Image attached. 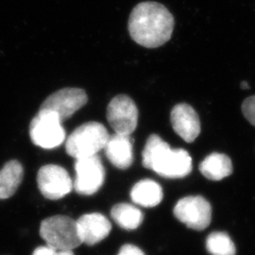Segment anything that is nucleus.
Segmentation results:
<instances>
[{
	"label": "nucleus",
	"instance_id": "15",
	"mask_svg": "<svg viewBox=\"0 0 255 255\" xmlns=\"http://www.w3.org/2000/svg\"><path fill=\"white\" fill-rule=\"evenodd\" d=\"M163 189L159 183L151 180L137 182L130 191V198L134 203L143 207H154L163 200Z\"/></svg>",
	"mask_w": 255,
	"mask_h": 255
},
{
	"label": "nucleus",
	"instance_id": "1",
	"mask_svg": "<svg viewBox=\"0 0 255 255\" xmlns=\"http://www.w3.org/2000/svg\"><path fill=\"white\" fill-rule=\"evenodd\" d=\"M128 27L131 39L138 45L147 48L159 47L171 38L173 15L160 3L142 2L131 10Z\"/></svg>",
	"mask_w": 255,
	"mask_h": 255
},
{
	"label": "nucleus",
	"instance_id": "21",
	"mask_svg": "<svg viewBox=\"0 0 255 255\" xmlns=\"http://www.w3.org/2000/svg\"><path fill=\"white\" fill-rule=\"evenodd\" d=\"M56 251L48 246H42L37 248L32 255H55Z\"/></svg>",
	"mask_w": 255,
	"mask_h": 255
},
{
	"label": "nucleus",
	"instance_id": "4",
	"mask_svg": "<svg viewBox=\"0 0 255 255\" xmlns=\"http://www.w3.org/2000/svg\"><path fill=\"white\" fill-rule=\"evenodd\" d=\"M41 237L46 246L55 251H72L82 244L77 221L66 216H55L45 219L40 227Z\"/></svg>",
	"mask_w": 255,
	"mask_h": 255
},
{
	"label": "nucleus",
	"instance_id": "18",
	"mask_svg": "<svg viewBox=\"0 0 255 255\" xmlns=\"http://www.w3.org/2000/svg\"><path fill=\"white\" fill-rule=\"evenodd\" d=\"M206 249L211 255H236V247L225 233L216 232L206 240Z\"/></svg>",
	"mask_w": 255,
	"mask_h": 255
},
{
	"label": "nucleus",
	"instance_id": "13",
	"mask_svg": "<svg viewBox=\"0 0 255 255\" xmlns=\"http://www.w3.org/2000/svg\"><path fill=\"white\" fill-rule=\"evenodd\" d=\"M104 150L110 162L119 169H127L132 164L133 151L130 136L118 133L110 135Z\"/></svg>",
	"mask_w": 255,
	"mask_h": 255
},
{
	"label": "nucleus",
	"instance_id": "14",
	"mask_svg": "<svg viewBox=\"0 0 255 255\" xmlns=\"http://www.w3.org/2000/svg\"><path fill=\"white\" fill-rule=\"evenodd\" d=\"M201 174L212 181H220L233 173V163L229 156L214 152L200 164Z\"/></svg>",
	"mask_w": 255,
	"mask_h": 255
},
{
	"label": "nucleus",
	"instance_id": "19",
	"mask_svg": "<svg viewBox=\"0 0 255 255\" xmlns=\"http://www.w3.org/2000/svg\"><path fill=\"white\" fill-rule=\"evenodd\" d=\"M242 113L247 120L255 127V96L248 98L242 103Z\"/></svg>",
	"mask_w": 255,
	"mask_h": 255
},
{
	"label": "nucleus",
	"instance_id": "20",
	"mask_svg": "<svg viewBox=\"0 0 255 255\" xmlns=\"http://www.w3.org/2000/svg\"><path fill=\"white\" fill-rule=\"evenodd\" d=\"M118 255H145V254L138 247L128 244L121 247Z\"/></svg>",
	"mask_w": 255,
	"mask_h": 255
},
{
	"label": "nucleus",
	"instance_id": "17",
	"mask_svg": "<svg viewBox=\"0 0 255 255\" xmlns=\"http://www.w3.org/2000/svg\"><path fill=\"white\" fill-rule=\"evenodd\" d=\"M111 216L115 222L125 230H135L143 221V214L133 205L120 203L113 207Z\"/></svg>",
	"mask_w": 255,
	"mask_h": 255
},
{
	"label": "nucleus",
	"instance_id": "23",
	"mask_svg": "<svg viewBox=\"0 0 255 255\" xmlns=\"http://www.w3.org/2000/svg\"><path fill=\"white\" fill-rule=\"evenodd\" d=\"M241 87H242V89H248L250 86L246 82H241Z\"/></svg>",
	"mask_w": 255,
	"mask_h": 255
},
{
	"label": "nucleus",
	"instance_id": "2",
	"mask_svg": "<svg viewBox=\"0 0 255 255\" xmlns=\"http://www.w3.org/2000/svg\"><path fill=\"white\" fill-rule=\"evenodd\" d=\"M143 165L155 173L168 179H179L192 171L190 154L182 149H172L157 134H151L146 140L142 153Z\"/></svg>",
	"mask_w": 255,
	"mask_h": 255
},
{
	"label": "nucleus",
	"instance_id": "16",
	"mask_svg": "<svg viewBox=\"0 0 255 255\" xmlns=\"http://www.w3.org/2000/svg\"><path fill=\"white\" fill-rule=\"evenodd\" d=\"M24 176L22 164L16 160L9 161L0 170V200L11 197L21 184Z\"/></svg>",
	"mask_w": 255,
	"mask_h": 255
},
{
	"label": "nucleus",
	"instance_id": "5",
	"mask_svg": "<svg viewBox=\"0 0 255 255\" xmlns=\"http://www.w3.org/2000/svg\"><path fill=\"white\" fill-rule=\"evenodd\" d=\"M62 122L53 112L39 110L29 126V135L33 144L47 149L61 146L65 139Z\"/></svg>",
	"mask_w": 255,
	"mask_h": 255
},
{
	"label": "nucleus",
	"instance_id": "12",
	"mask_svg": "<svg viewBox=\"0 0 255 255\" xmlns=\"http://www.w3.org/2000/svg\"><path fill=\"white\" fill-rule=\"evenodd\" d=\"M82 243L93 246L109 236L112 225L109 220L99 213L87 214L77 220Z\"/></svg>",
	"mask_w": 255,
	"mask_h": 255
},
{
	"label": "nucleus",
	"instance_id": "7",
	"mask_svg": "<svg viewBox=\"0 0 255 255\" xmlns=\"http://www.w3.org/2000/svg\"><path fill=\"white\" fill-rule=\"evenodd\" d=\"M74 188L81 195H93L101 189L105 180V169L98 155L77 159Z\"/></svg>",
	"mask_w": 255,
	"mask_h": 255
},
{
	"label": "nucleus",
	"instance_id": "3",
	"mask_svg": "<svg viewBox=\"0 0 255 255\" xmlns=\"http://www.w3.org/2000/svg\"><path fill=\"white\" fill-rule=\"evenodd\" d=\"M110 134L101 123L92 121L77 128L66 139L65 149L67 154L77 159L98 155L104 149Z\"/></svg>",
	"mask_w": 255,
	"mask_h": 255
},
{
	"label": "nucleus",
	"instance_id": "10",
	"mask_svg": "<svg viewBox=\"0 0 255 255\" xmlns=\"http://www.w3.org/2000/svg\"><path fill=\"white\" fill-rule=\"evenodd\" d=\"M87 101L88 97L81 88H64L50 95L40 109L51 111L64 121L71 118Z\"/></svg>",
	"mask_w": 255,
	"mask_h": 255
},
{
	"label": "nucleus",
	"instance_id": "11",
	"mask_svg": "<svg viewBox=\"0 0 255 255\" xmlns=\"http://www.w3.org/2000/svg\"><path fill=\"white\" fill-rule=\"evenodd\" d=\"M174 131L185 142H194L201 133V120L197 112L186 103L174 106L170 114Z\"/></svg>",
	"mask_w": 255,
	"mask_h": 255
},
{
	"label": "nucleus",
	"instance_id": "6",
	"mask_svg": "<svg viewBox=\"0 0 255 255\" xmlns=\"http://www.w3.org/2000/svg\"><path fill=\"white\" fill-rule=\"evenodd\" d=\"M107 119L116 133L130 136L138 124L136 104L127 95L115 97L108 105Z\"/></svg>",
	"mask_w": 255,
	"mask_h": 255
},
{
	"label": "nucleus",
	"instance_id": "8",
	"mask_svg": "<svg viewBox=\"0 0 255 255\" xmlns=\"http://www.w3.org/2000/svg\"><path fill=\"white\" fill-rule=\"evenodd\" d=\"M37 183L42 195L53 201L64 198L74 188L68 172L57 164L42 166L37 175Z\"/></svg>",
	"mask_w": 255,
	"mask_h": 255
},
{
	"label": "nucleus",
	"instance_id": "9",
	"mask_svg": "<svg viewBox=\"0 0 255 255\" xmlns=\"http://www.w3.org/2000/svg\"><path fill=\"white\" fill-rule=\"evenodd\" d=\"M174 215L188 228L202 231L209 226L212 208L209 202L202 197H186L178 201Z\"/></svg>",
	"mask_w": 255,
	"mask_h": 255
},
{
	"label": "nucleus",
	"instance_id": "22",
	"mask_svg": "<svg viewBox=\"0 0 255 255\" xmlns=\"http://www.w3.org/2000/svg\"><path fill=\"white\" fill-rule=\"evenodd\" d=\"M55 255H74L72 251H56Z\"/></svg>",
	"mask_w": 255,
	"mask_h": 255
}]
</instances>
